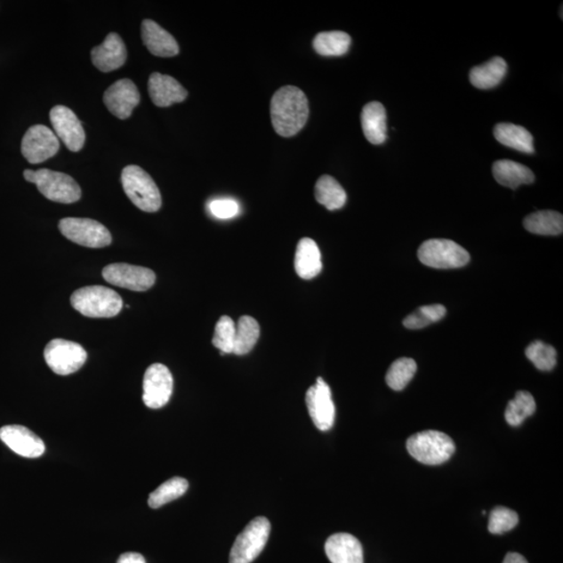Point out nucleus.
I'll return each instance as SVG.
<instances>
[{
	"label": "nucleus",
	"mask_w": 563,
	"mask_h": 563,
	"mask_svg": "<svg viewBox=\"0 0 563 563\" xmlns=\"http://www.w3.org/2000/svg\"><path fill=\"white\" fill-rule=\"evenodd\" d=\"M270 117L277 135L288 138L298 134L309 117L307 96L298 87L278 89L270 101Z\"/></svg>",
	"instance_id": "1"
},
{
	"label": "nucleus",
	"mask_w": 563,
	"mask_h": 563,
	"mask_svg": "<svg viewBox=\"0 0 563 563\" xmlns=\"http://www.w3.org/2000/svg\"><path fill=\"white\" fill-rule=\"evenodd\" d=\"M70 302L76 311L91 318L117 317L124 307L123 299L113 289L105 286H88L77 289Z\"/></svg>",
	"instance_id": "2"
},
{
	"label": "nucleus",
	"mask_w": 563,
	"mask_h": 563,
	"mask_svg": "<svg viewBox=\"0 0 563 563\" xmlns=\"http://www.w3.org/2000/svg\"><path fill=\"white\" fill-rule=\"evenodd\" d=\"M23 175L24 179L36 184L42 195L52 202L74 204L80 201L81 187L68 174L51 169H39L37 172L27 169Z\"/></svg>",
	"instance_id": "3"
},
{
	"label": "nucleus",
	"mask_w": 563,
	"mask_h": 563,
	"mask_svg": "<svg viewBox=\"0 0 563 563\" xmlns=\"http://www.w3.org/2000/svg\"><path fill=\"white\" fill-rule=\"evenodd\" d=\"M456 446L450 436L439 431L415 433L407 440V451L417 462L427 465H439L449 460Z\"/></svg>",
	"instance_id": "4"
},
{
	"label": "nucleus",
	"mask_w": 563,
	"mask_h": 563,
	"mask_svg": "<svg viewBox=\"0 0 563 563\" xmlns=\"http://www.w3.org/2000/svg\"><path fill=\"white\" fill-rule=\"evenodd\" d=\"M125 195L137 208L154 213L162 205L158 186L150 175L137 165L126 166L121 174Z\"/></svg>",
	"instance_id": "5"
},
{
	"label": "nucleus",
	"mask_w": 563,
	"mask_h": 563,
	"mask_svg": "<svg viewBox=\"0 0 563 563\" xmlns=\"http://www.w3.org/2000/svg\"><path fill=\"white\" fill-rule=\"evenodd\" d=\"M420 261L429 268L450 269L463 268L470 262V253L462 245L447 239H430L417 252Z\"/></svg>",
	"instance_id": "6"
},
{
	"label": "nucleus",
	"mask_w": 563,
	"mask_h": 563,
	"mask_svg": "<svg viewBox=\"0 0 563 563\" xmlns=\"http://www.w3.org/2000/svg\"><path fill=\"white\" fill-rule=\"evenodd\" d=\"M269 534L270 523L268 519H253L236 538L229 553V563H252L261 554Z\"/></svg>",
	"instance_id": "7"
},
{
	"label": "nucleus",
	"mask_w": 563,
	"mask_h": 563,
	"mask_svg": "<svg viewBox=\"0 0 563 563\" xmlns=\"http://www.w3.org/2000/svg\"><path fill=\"white\" fill-rule=\"evenodd\" d=\"M60 232L68 240L84 247L101 248L111 245L112 236L101 222L89 218H64Z\"/></svg>",
	"instance_id": "8"
},
{
	"label": "nucleus",
	"mask_w": 563,
	"mask_h": 563,
	"mask_svg": "<svg viewBox=\"0 0 563 563\" xmlns=\"http://www.w3.org/2000/svg\"><path fill=\"white\" fill-rule=\"evenodd\" d=\"M86 350L74 342L53 339L44 350V359L53 373L68 375L78 371L86 362Z\"/></svg>",
	"instance_id": "9"
},
{
	"label": "nucleus",
	"mask_w": 563,
	"mask_h": 563,
	"mask_svg": "<svg viewBox=\"0 0 563 563\" xmlns=\"http://www.w3.org/2000/svg\"><path fill=\"white\" fill-rule=\"evenodd\" d=\"M102 277L114 286L133 292H147L156 282L153 270L128 263H113L106 266L102 270Z\"/></svg>",
	"instance_id": "10"
},
{
	"label": "nucleus",
	"mask_w": 563,
	"mask_h": 563,
	"mask_svg": "<svg viewBox=\"0 0 563 563\" xmlns=\"http://www.w3.org/2000/svg\"><path fill=\"white\" fill-rule=\"evenodd\" d=\"M173 378L161 363L151 365L144 374L143 402L150 409L165 407L173 396Z\"/></svg>",
	"instance_id": "11"
},
{
	"label": "nucleus",
	"mask_w": 563,
	"mask_h": 563,
	"mask_svg": "<svg viewBox=\"0 0 563 563\" xmlns=\"http://www.w3.org/2000/svg\"><path fill=\"white\" fill-rule=\"evenodd\" d=\"M306 404L314 425L320 431H329L334 425L335 406L330 387L323 378H318L316 385L308 390Z\"/></svg>",
	"instance_id": "12"
},
{
	"label": "nucleus",
	"mask_w": 563,
	"mask_h": 563,
	"mask_svg": "<svg viewBox=\"0 0 563 563\" xmlns=\"http://www.w3.org/2000/svg\"><path fill=\"white\" fill-rule=\"evenodd\" d=\"M59 149L58 137L45 125L32 126L22 139V155L32 165H39L52 158L57 155Z\"/></svg>",
	"instance_id": "13"
},
{
	"label": "nucleus",
	"mask_w": 563,
	"mask_h": 563,
	"mask_svg": "<svg viewBox=\"0 0 563 563\" xmlns=\"http://www.w3.org/2000/svg\"><path fill=\"white\" fill-rule=\"evenodd\" d=\"M51 121L56 136L71 151H80L84 144V131L81 121L69 108L57 106L51 111Z\"/></svg>",
	"instance_id": "14"
},
{
	"label": "nucleus",
	"mask_w": 563,
	"mask_h": 563,
	"mask_svg": "<svg viewBox=\"0 0 563 563\" xmlns=\"http://www.w3.org/2000/svg\"><path fill=\"white\" fill-rule=\"evenodd\" d=\"M104 102L114 117L119 119L129 118L133 110L141 102L136 84L128 78L114 83L104 94Z\"/></svg>",
	"instance_id": "15"
},
{
	"label": "nucleus",
	"mask_w": 563,
	"mask_h": 563,
	"mask_svg": "<svg viewBox=\"0 0 563 563\" xmlns=\"http://www.w3.org/2000/svg\"><path fill=\"white\" fill-rule=\"evenodd\" d=\"M0 439L18 455L38 458L44 455L45 445L39 436L20 425H9L0 429Z\"/></svg>",
	"instance_id": "16"
},
{
	"label": "nucleus",
	"mask_w": 563,
	"mask_h": 563,
	"mask_svg": "<svg viewBox=\"0 0 563 563\" xmlns=\"http://www.w3.org/2000/svg\"><path fill=\"white\" fill-rule=\"evenodd\" d=\"M128 57L123 39L117 34L107 36L104 44L93 48L91 58L96 68L102 72L117 70L124 66Z\"/></svg>",
	"instance_id": "17"
},
{
	"label": "nucleus",
	"mask_w": 563,
	"mask_h": 563,
	"mask_svg": "<svg viewBox=\"0 0 563 563\" xmlns=\"http://www.w3.org/2000/svg\"><path fill=\"white\" fill-rule=\"evenodd\" d=\"M149 92L154 104L160 108L184 101L188 96L186 89L175 78L158 72L149 77Z\"/></svg>",
	"instance_id": "18"
},
{
	"label": "nucleus",
	"mask_w": 563,
	"mask_h": 563,
	"mask_svg": "<svg viewBox=\"0 0 563 563\" xmlns=\"http://www.w3.org/2000/svg\"><path fill=\"white\" fill-rule=\"evenodd\" d=\"M325 551L332 563H365L361 543L352 535H333L326 542Z\"/></svg>",
	"instance_id": "19"
},
{
	"label": "nucleus",
	"mask_w": 563,
	"mask_h": 563,
	"mask_svg": "<svg viewBox=\"0 0 563 563\" xmlns=\"http://www.w3.org/2000/svg\"><path fill=\"white\" fill-rule=\"evenodd\" d=\"M141 33L144 45L154 56L171 58L179 53L178 42L158 23L149 20H144Z\"/></svg>",
	"instance_id": "20"
},
{
	"label": "nucleus",
	"mask_w": 563,
	"mask_h": 563,
	"mask_svg": "<svg viewBox=\"0 0 563 563\" xmlns=\"http://www.w3.org/2000/svg\"><path fill=\"white\" fill-rule=\"evenodd\" d=\"M294 269L304 280H311L320 274L323 269L322 255L316 241L307 237L300 240L296 246Z\"/></svg>",
	"instance_id": "21"
},
{
	"label": "nucleus",
	"mask_w": 563,
	"mask_h": 563,
	"mask_svg": "<svg viewBox=\"0 0 563 563\" xmlns=\"http://www.w3.org/2000/svg\"><path fill=\"white\" fill-rule=\"evenodd\" d=\"M386 111L381 102L372 101L363 108L361 125L363 134L369 142L380 145L387 138Z\"/></svg>",
	"instance_id": "22"
},
{
	"label": "nucleus",
	"mask_w": 563,
	"mask_h": 563,
	"mask_svg": "<svg viewBox=\"0 0 563 563\" xmlns=\"http://www.w3.org/2000/svg\"><path fill=\"white\" fill-rule=\"evenodd\" d=\"M493 173L500 185L511 189H517L520 185L534 183L535 179L530 168L511 160L495 161Z\"/></svg>",
	"instance_id": "23"
},
{
	"label": "nucleus",
	"mask_w": 563,
	"mask_h": 563,
	"mask_svg": "<svg viewBox=\"0 0 563 563\" xmlns=\"http://www.w3.org/2000/svg\"><path fill=\"white\" fill-rule=\"evenodd\" d=\"M506 72V60L503 58L495 57L489 60L488 62L471 69L470 81L478 89H492L503 81Z\"/></svg>",
	"instance_id": "24"
},
{
	"label": "nucleus",
	"mask_w": 563,
	"mask_h": 563,
	"mask_svg": "<svg viewBox=\"0 0 563 563\" xmlns=\"http://www.w3.org/2000/svg\"><path fill=\"white\" fill-rule=\"evenodd\" d=\"M494 134L496 141L507 148L526 154L535 153L534 136L523 126L513 124H499L495 126Z\"/></svg>",
	"instance_id": "25"
},
{
	"label": "nucleus",
	"mask_w": 563,
	"mask_h": 563,
	"mask_svg": "<svg viewBox=\"0 0 563 563\" xmlns=\"http://www.w3.org/2000/svg\"><path fill=\"white\" fill-rule=\"evenodd\" d=\"M527 231L544 236H557L563 232V216L555 211H537L524 220Z\"/></svg>",
	"instance_id": "26"
},
{
	"label": "nucleus",
	"mask_w": 563,
	"mask_h": 563,
	"mask_svg": "<svg viewBox=\"0 0 563 563\" xmlns=\"http://www.w3.org/2000/svg\"><path fill=\"white\" fill-rule=\"evenodd\" d=\"M350 36L341 30L319 33L313 40L314 51L324 57H341L346 54L350 46Z\"/></svg>",
	"instance_id": "27"
},
{
	"label": "nucleus",
	"mask_w": 563,
	"mask_h": 563,
	"mask_svg": "<svg viewBox=\"0 0 563 563\" xmlns=\"http://www.w3.org/2000/svg\"><path fill=\"white\" fill-rule=\"evenodd\" d=\"M316 198L326 209L334 211L342 209L346 205L347 193L334 178L323 175L316 185Z\"/></svg>",
	"instance_id": "28"
},
{
	"label": "nucleus",
	"mask_w": 563,
	"mask_h": 563,
	"mask_svg": "<svg viewBox=\"0 0 563 563\" xmlns=\"http://www.w3.org/2000/svg\"><path fill=\"white\" fill-rule=\"evenodd\" d=\"M260 337V326L255 318L241 317L236 326L233 354L246 355L255 348Z\"/></svg>",
	"instance_id": "29"
},
{
	"label": "nucleus",
	"mask_w": 563,
	"mask_h": 563,
	"mask_svg": "<svg viewBox=\"0 0 563 563\" xmlns=\"http://www.w3.org/2000/svg\"><path fill=\"white\" fill-rule=\"evenodd\" d=\"M536 410V403L534 397L528 391H518L516 398L508 403L505 411V419L512 427L522 425L523 422Z\"/></svg>",
	"instance_id": "30"
},
{
	"label": "nucleus",
	"mask_w": 563,
	"mask_h": 563,
	"mask_svg": "<svg viewBox=\"0 0 563 563\" xmlns=\"http://www.w3.org/2000/svg\"><path fill=\"white\" fill-rule=\"evenodd\" d=\"M189 483L184 478L174 477L154 490L149 496V505L153 510H158L163 505L169 503L183 495Z\"/></svg>",
	"instance_id": "31"
},
{
	"label": "nucleus",
	"mask_w": 563,
	"mask_h": 563,
	"mask_svg": "<svg viewBox=\"0 0 563 563\" xmlns=\"http://www.w3.org/2000/svg\"><path fill=\"white\" fill-rule=\"evenodd\" d=\"M417 366L414 359L399 358L392 363L386 374V383L391 390L401 391L414 377Z\"/></svg>",
	"instance_id": "32"
},
{
	"label": "nucleus",
	"mask_w": 563,
	"mask_h": 563,
	"mask_svg": "<svg viewBox=\"0 0 563 563\" xmlns=\"http://www.w3.org/2000/svg\"><path fill=\"white\" fill-rule=\"evenodd\" d=\"M446 309L443 305H429L417 309L404 319V326L410 330H419L436 322L446 316Z\"/></svg>",
	"instance_id": "33"
},
{
	"label": "nucleus",
	"mask_w": 563,
	"mask_h": 563,
	"mask_svg": "<svg viewBox=\"0 0 563 563\" xmlns=\"http://www.w3.org/2000/svg\"><path fill=\"white\" fill-rule=\"evenodd\" d=\"M525 354L537 369L543 372L552 371L557 363L556 350L541 341L532 342Z\"/></svg>",
	"instance_id": "34"
},
{
	"label": "nucleus",
	"mask_w": 563,
	"mask_h": 563,
	"mask_svg": "<svg viewBox=\"0 0 563 563\" xmlns=\"http://www.w3.org/2000/svg\"><path fill=\"white\" fill-rule=\"evenodd\" d=\"M236 325L231 318L223 316L218 320L212 343L223 354H233Z\"/></svg>",
	"instance_id": "35"
},
{
	"label": "nucleus",
	"mask_w": 563,
	"mask_h": 563,
	"mask_svg": "<svg viewBox=\"0 0 563 563\" xmlns=\"http://www.w3.org/2000/svg\"><path fill=\"white\" fill-rule=\"evenodd\" d=\"M519 524V516L516 511L506 507H495L490 512L488 520V531L493 535H503L505 532L516 528Z\"/></svg>",
	"instance_id": "36"
},
{
	"label": "nucleus",
	"mask_w": 563,
	"mask_h": 563,
	"mask_svg": "<svg viewBox=\"0 0 563 563\" xmlns=\"http://www.w3.org/2000/svg\"><path fill=\"white\" fill-rule=\"evenodd\" d=\"M211 213L220 220H229L239 213V205L234 199H214L209 204Z\"/></svg>",
	"instance_id": "37"
},
{
	"label": "nucleus",
	"mask_w": 563,
	"mask_h": 563,
	"mask_svg": "<svg viewBox=\"0 0 563 563\" xmlns=\"http://www.w3.org/2000/svg\"><path fill=\"white\" fill-rule=\"evenodd\" d=\"M117 563H147L141 554L128 552L121 555Z\"/></svg>",
	"instance_id": "38"
},
{
	"label": "nucleus",
	"mask_w": 563,
	"mask_h": 563,
	"mask_svg": "<svg viewBox=\"0 0 563 563\" xmlns=\"http://www.w3.org/2000/svg\"><path fill=\"white\" fill-rule=\"evenodd\" d=\"M503 563H529L525 557L519 553H508Z\"/></svg>",
	"instance_id": "39"
}]
</instances>
